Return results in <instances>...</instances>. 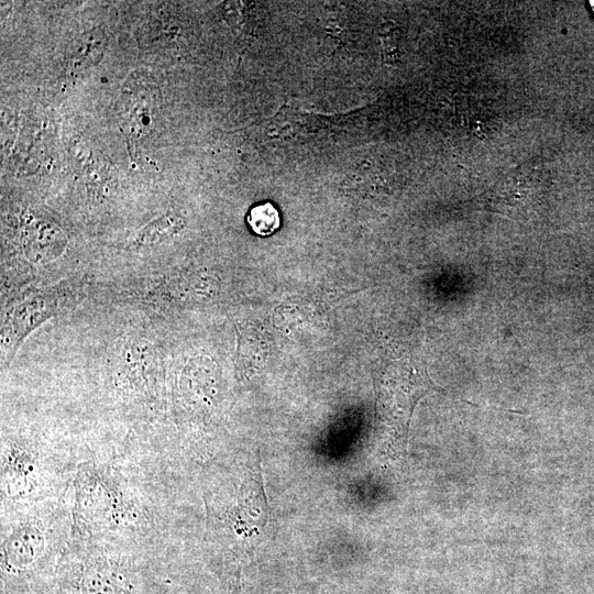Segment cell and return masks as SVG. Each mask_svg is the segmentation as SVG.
I'll return each mask as SVG.
<instances>
[{"instance_id": "2", "label": "cell", "mask_w": 594, "mask_h": 594, "mask_svg": "<svg viewBox=\"0 0 594 594\" xmlns=\"http://www.w3.org/2000/svg\"><path fill=\"white\" fill-rule=\"evenodd\" d=\"M77 589L79 594H131L123 571L107 560L88 563L82 571Z\"/></svg>"}, {"instance_id": "7", "label": "cell", "mask_w": 594, "mask_h": 594, "mask_svg": "<svg viewBox=\"0 0 594 594\" xmlns=\"http://www.w3.org/2000/svg\"><path fill=\"white\" fill-rule=\"evenodd\" d=\"M590 4H591L592 9L594 10V2H591Z\"/></svg>"}, {"instance_id": "6", "label": "cell", "mask_w": 594, "mask_h": 594, "mask_svg": "<svg viewBox=\"0 0 594 594\" xmlns=\"http://www.w3.org/2000/svg\"><path fill=\"white\" fill-rule=\"evenodd\" d=\"M175 227L173 218L160 219L142 231L138 238V244L142 246L156 245L158 241L167 239L173 235Z\"/></svg>"}, {"instance_id": "3", "label": "cell", "mask_w": 594, "mask_h": 594, "mask_svg": "<svg viewBox=\"0 0 594 594\" xmlns=\"http://www.w3.org/2000/svg\"><path fill=\"white\" fill-rule=\"evenodd\" d=\"M42 533L35 527L22 528L11 536L5 546L4 565L7 571L22 572L31 568L40 558L43 547Z\"/></svg>"}, {"instance_id": "1", "label": "cell", "mask_w": 594, "mask_h": 594, "mask_svg": "<svg viewBox=\"0 0 594 594\" xmlns=\"http://www.w3.org/2000/svg\"><path fill=\"white\" fill-rule=\"evenodd\" d=\"M231 482L233 493L226 486L225 501H209L208 524L220 552L242 563L261 542L268 506L259 464L235 470Z\"/></svg>"}, {"instance_id": "4", "label": "cell", "mask_w": 594, "mask_h": 594, "mask_svg": "<svg viewBox=\"0 0 594 594\" xmlns=\"http://www.w3.org/2000/svg\"><path fill=\"white\" fill-rule=\"evenodd\" d=\"M66 239L62 231L50 224H37L26 238V252L35 262H49L57 259L65 249Z\"/></svg>"}, {"instance_id": "5", "label": "cell", "mask_w": 594, "mask_h": 594, "mask_svg": "<svg viewBox=\"0 0 594 594\" xmlns=\"http://www.w3.org/2000/svg\"><path fill=\"white\" fill-rule=\"evenodd\" d=\"M248 222L256 234L268 236L279 228L280 217L277 209L267 203L251 209Z\"/></svg>"}]
</instances>
